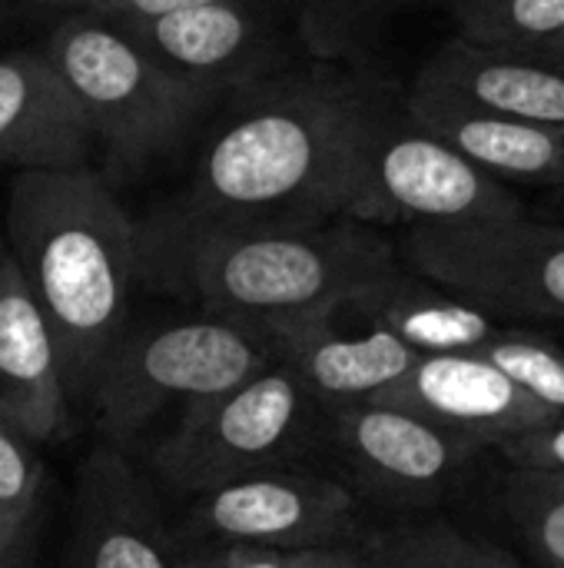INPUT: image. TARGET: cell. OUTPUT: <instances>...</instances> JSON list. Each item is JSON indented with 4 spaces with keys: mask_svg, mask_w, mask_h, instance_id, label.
Here are the masks:
<instances>
[{
    "mask_svg": "<svg viewBox=\"0 0 564 568\" xmlns=\"http://www.w3.org/2000/svg\"><path fill=\"white\" fill-rule=\"evenodd\" d=\"M399 100L382 80L326 60L233 90L173 203L256 226L362 223L372 143Z\"/></svg>",
    "mask_w": 564,
    "mask_h": 568,
    "instance_id": "cell-1",
    "label": "cell"
},
{
    "mask_svg": "<svg viewBox=\"0 0 564 568\" xmlns=\"http://www.w3.org/2000/svg\"><path fill=\"white\" fill-rule=\"evenodd\" d=\"M140 223V280L259 329L336 310L402 266L372 223L256 226L189 213L166 200Z\"/></svg>",
    "mask_w": 564,
    "mask_h": 568,
    "instance_id": "cell-2",
    "label": "cell"
},
{
    "mask_svg": "<svg viewBox=\"0 0 564 568\" xmlns=\"http://www.w3.org/2000/svg\"><path fill=\"white\" fill-rule=\"evenodd\" d=\"M7 253L53 329L73 406L86 403L130 326L140 223L93 166L17 173L7 196Z\"/></svg>",
    "mask_w": 564,
    "mask_h": 568,
    "instance_id": "cell-3",
    "label": "cell"
},
{
    "mask_svg": "<svg viewBox=\"0 0 564 568\" xmlns=\"http://www.w3.org/2000/svg\"><path fill=\"white\" fill-rule=\"evenodd\" d=\"M40 47L80 100L110 183L143 176L170 160L226 100L223 90L150 60L96 13H60Z\"/></svg>",
    "mask_w": 564,
    "mask_h": 568,
    "instance_id": "cell-4",
    "label": "cell"
},
{
    "mask_svg": "<svg viewBox=\"0 0 564 568\" xmlns=\"http://www.w3.org/2000/svg\"><path fill=\"white\" fill-rule=\"evenodd\" d=\"M269 366H276L273 336L229 316L199 313L196 320L126 326L86 403L106 439L130 443L166 413L183 416Z\"/></svg>",
    "mask_w": 564,
    "mask_h": 568,
    "instance_id": "cell-5",
    "label": "cell"
},
{
    "mask_svg": "<svg viewBox=\"0 0 564 568\" xmlns=\"http://www.w3.org/2000/svg\"><path fill=\"white\" fill-rule=\"evenodd\" d=\"M322 436V409L279 363L236 389L193 406L153 446L160 483L206 496L226 483L293 466Z\"/></svg>",
    "mask_w": 564,
    "mask_h": 568,
    "instance_id": "cell-6",
    "label": "cell"
},
{
    "mask_svg": "<svg viewBox=\"0 0 564 568\" xmlns=\"http://www.w3.org/2000/svg\"><path fill=\"white\" fill-rule=\"evenodd\" d=\"M402 256L412 273L492 316L564 320V226L525 213L452 226H409Z\"/></svg>",
    "mask_w": 564,
    "mask_h": 568,
    "instance_id": "cell-7",
    "label": "cell"
},
{
    "mask_svg": "<svg viewBox=\"0 0 564 568\" xmlns=\"http://www.w3.org/2000/svg\"><path fill=\"white\" fill-rule=\"evenodd\" d=\"M296 0H216L150 20H110L160 67L226 97L296 67L306 47Z\"/></svg>",
    "mask_w": 564,
    "mask_h": 568,
    "instance_id": "cell-8",
    "label": "cell"
},
{
    "mask_svg": "<svg viewBox=\"0 0 564 568\" xmlns=\"http://www.w3.org/2000/svg\"><path fill=\"white\" fill-rule=\"evenodd\" d=\"M522 213L525 206L509 183L422 130L402 100L389 110L369 156L362 223L452 226Z\"/></svg>",
    "mask_w": 564,
    "mask_h": 568,
    "instance_id": "cell-9",
    "label": "cell"
},
{
    "mask_svg": "<svg viewBox=\"0 0 564 568\" xmlns=\"http://www.w3.org/2000/svg\"><path fill=\"white\" fill-rule=\"evenodd\" d=\"M359 523V496L329 476L269 469L196 496L186 532L206 549L312 552L346 546Z\"/></svg>",
    "mask_w": 564,
    "mask_h": 568,
    "instance_id": "cell-10",
    "label": "cell"
},
{
    "mask_svg": "<svg viewBox=\"0 0 564 568\" xmlns=\"http://www.w3.org/2000/svg\"><path fill=\"white\" fill-rule=\"evenodd\" d=\"M322 436L359 493L382 503L435 499L485 453L449 429L376 399L322 409Z\"/></svg>",
    "mask_w": 564,
    "mask_h": 568,
    "instance_id": "cell-11",
    "label": "cell"
},
{
    "mask_svg": "<svg viewBox=\"0 0 564 568\" xmlns=\"http://www.w3.org/2000/svg\"><path fill=\"white\" fill-rule=\"evenodd\" d=\"M372 399L406 409L482 449H495L512 436L562 419L525 396L492 363L472 353L419 356L406 376H399Z\"/></svg>",
    "mask_w": 564,
    "mask_h": 568,
    "instance_id": "cell-12",
    "label": "cell"
},
{
    "mask_svg": "<svg viewBox=\"0 0 564 568\" xmlns=\"http://www.w3.org/2000/svg\"><path fill=\"white\" fill-rule=\"evenodd\" d=\"M96 156L90 120L43 47L0 53V163L17 173L83 170Z\"/></svg>",
    "mask_w": 564,
    "mask_h": 568,
    "instance_id": "cell-13",
    "label": "cell"
},
{
    "mask_svg": "<svg viewBox=\"0 0 564 568\" xmlns=\"http://www.w3.org/2000/svg\"><path fill=\"white\" fill-rule=\"evenodd\" d=\"M70 409L53 329L13 256L0 250V423L37 446L66 433Z\"/></svg>",
    "mask_w": 564,
    "mask_h": 568,
    "instance_id": "cell-14",
    "label": "cell"
},
{
    "mask_svg": "<svg viewBox=\"0 0 564 568\" xmlns=\"http://www.w3.org/2000/svg\"><path fill=\"white\" fill-rule=\"evenodd\" d=\"M366 323L369 326L362 333L342 329L336 306L276 326L269 329L276 343V363L296 376V383L312 396L319 409L372 399L399 376H406L416 366L419 353H412L402 339H396L369 316Z\"/></svg>",
    "mask_w": 564,
    "mask_h": 568,
    "instance_id": "cell-15",
    "label": "cell"
},
{
    "mask_svg": "<svg viewBox=\"0 0 564 568\" xmlns=\"http://www.w3.org/2000/svg\"><path fill=\"white\" fill-rule=\"evenodd\" d=\"M76 568H186L160 509L113 453L86 459L76 489Z\"/></svg>",
    "mask_w": 564,
    "mask_h": 568,
    "instance_id": "cell-16",
    "label": "cell"
},
{
    "mask_svg": "<svg viewBox=\"0 0 564 568\" xmlns=\"http://www.w3.org/2000/svg\"><path fill=\"white\" fill-rule=\"evenodd\" d=\"M412 87L564 130V57L548 50L479 47L452 37L422 63Z\"/></svg>",
    "mask_w": 564,
    "mask_h": 568,
    "instance_id": "cell-17",
    "label": "cell"
},
{
    "mask_svg": "<svg viewBox=\"0 0 564 568\" xmlns=\"http://www.w3.org/2000/svg\"><path fill=\"white\" fill-rule=\"evenodd\" d=\"M402 110L455 153L499 176L502 183L564 186V130L539 126L449 93L416 90L402 97Z\"/></svg>",
    "mask_w": 564,
    "mask_h": 568,
    "instance_id": "cell-18",
    "label": "cell"
},
{
    "mask_svg": "<svg viewBox=\"0 0 564 568\" xmlns=\"http://www.w3.org/2000/svg\"><path fill=\"white\" fill-rule=\"evenodd\" d=\"M359 313L389 329L419 356H452L479 353L512 323L492 316L489 310L452 296L416 273H396L382 286L356 300Z\"/></svg>",
    "mask_w": 564,
    "mask_h": 568,
    "instance_id": "cell-19",
    "label": "cell"
},
{
    "mask_svg": "<svg viewBox=\"0 0 564 568\" xmlns=\"http://www.w3.org/2000/svg\"><path fill=\"white\" fill-rule=\"evenodd\" d=\"M455 37L479 47H545L564 33V0H449Z\"/></svg>",
    "mask_w": 564,
    "mask_h": 568,
    "instance_id": "cell-20",
    "label": "cell"
},
{
    "mask_svg": "<svg viewBox=\"0 0 564 568\" xmlns=\"http://www.w3.org/2000/svg\"><path fill=\"white\" fill-rule=\"evenodd\" d=\"M382 568H522L495 542L455 532L452 526H409L362 546Z\"/></svg>",
    "mask_w": 564,
    "mask_h": 568,
    "instance_id": "cell-21",
    "label": "cell"
},
{
    "mask_svg": "<svg viewBox=\"0 0 564 568\" xmlns=\"http://www.w3.org/2000/svg\"><path fill=\"white\" fill-rule=\"evenodd\" d=\"M43 499V463L0 423V568H23Z\"/></svg>",
    "mask_w": 564,
    "mask_h": 568,
    "instance_id": "cell-22",
    "label": "cell"
},
{
    "mask_svg": "<svg viewBox=\"0 0 564 568\" xmlns=\"http://www.w3.org/2000/svg\"><path fill=\"white\" fill-rule=\"evenodd\" d=\"M502 506L509 526L529 552L548 568H564V476L509 469L502 483Z\"/></svg>",
    "mask_w": 564,
    "mask_h": 568,
    "instance_id": "cell-23",
    "label": "cell"
},
{
    "mask_svg": "<svg viewBox=\"0 0 564 568\" xmlns=\"http://www.w3.org/2000/svg\"><path fill=\"white\" fill-rule=\"evenodd\" d=\"M505 373L525 396L564 419V346L535 329L509 326L479 353H472Z\"/></svg>",
    "mask_w": 564,
    "mask_h": 568,
    "instance_id": "cell-24",
    "label": "cell"
},
{
    "mask_svg": "<svg viewBox=\"0 0 564 568\" xmlns=\"http://www.w3.org/2000/svg\"><path fill=\"white\" fill-rule=\"evenodd\" d=\"M495 453L502 456L509 469H535V473H562L564 476V419L512 436L499 443Z\"/></svg>",
    "mask_w": 564,
    "mask_h": 568,
    "instance_id": "cell-25",
    "label": "cell"
},
{
    "mask_svg": "<svg viewBox=\"0 0 564 568\" xmlns=\"http://www.w3.org/2000/svg\"><path fill=\"white\" fill-rule=\"evenodd\" d=\"M203 3H216V0H83L76 10L110 17V20H150V17H166L176 10L203 7Z\"/></svg>",
    "mask_w": 564,
    "mask_h": 568,
    "instance_id": "cell-26",
    "label": "cell"
},
{
    "mask_svg": "<svg viewBox=\"0 0 564 568\" xmlns=\"http://www.w3.org/2000/svg\"><path fill=\"white\" fill-rule=\"evenodd\" d=\"M283 568H382L362 546H332V549H312V552H286L279 556Z\"/></svg>",
    "mask_w": 564,
    "mask_h": 568,
    "instance_id": "cell-27",
    "label": "cell"
},
{
    "mask_svg": "<svg viewBox=\"0 0 564 568\" xmlns=\"http://www.w3.org/2000/svg\"><path fill=\"white\" fill-rule=\"evenodd\" d=\"M30 3H37V7H47V10H60V13H70V10H76L83 0H30Z\"/></svg>",
    "mask_w": 564,
    "mask_h": 568,
    "instance_id": "cell-28",
    "label": "cell"
},
{
    "mask_svg": "<svg viewBox=\"0 0 564 568\" xmlns=\"http://www.w3.org/2000/svg\"><path fill=\"white\" fill-rule=\"evenodd\" d=\"M535 50H548V53H555V57H564V33L558 40H552V43H545V47H535Z\"/></svg>",
    "mask_w": 564,
    "mask_h": 568,
    "instance_id": "cell-29",
    "label": "cell"
},
{
    "mask_svg": "<svg viewBox=\"0 0 564 568\" xmlns=\"http://www.w3.org/2000/svg\"><path fill=\"white\" fill-rule=\"evenodd\" d=\"M186 568H209V566H206L199 556H196V559H193V556H186Z\"/></svg>",
    "mask_w": 564,
    "mask_h": 568,
    "instance_id": "cell-30",
    "label": "cell"
},
{
    "mask_svg": "<svg viewBox=\"0 0 564 568\" xmlns=\"http://www.w3.org/2000/svg\"><path fill=\"white\" fill-rule=\"evenodd\" d=\"M386 3H399V7H412V3H425V0H386Z\"/></svg>",
    "mask_w": 564,
    "mask_h": 568,
    "instance_id": "cell-31",
    "label": "cell"
},
{
    "mask_svg": "<svg viewBox=\"0 0 564 568\" xmlns=\"http://www.w3.org/2000/svg\"><path fill=\"white\" fill-rule=\"evenodd\" d=\"M3 3H7V0H0V10H3Z\"/></svg>",
    "mask_w": 564,
    "mask_h": 568,
    "instance_id": "cell-32",
    "label": "cell"
},
{
    "mask_svg": "<svg viewBox=\"0 0 564 568\" xmlns=\"http://www.w3.org/2000/svg\"><path fill=\"white\" fill-rule=\"evenodd\" d=\"M562 150H564V140H562Z\"/></svg>",
    "mask_w": 564,
    "mask_h": 568,
    "instance_id": "cell-33",
    "label": "cell"
}]
</instances>
